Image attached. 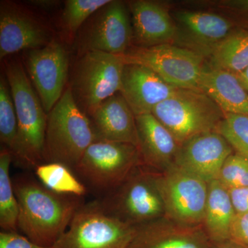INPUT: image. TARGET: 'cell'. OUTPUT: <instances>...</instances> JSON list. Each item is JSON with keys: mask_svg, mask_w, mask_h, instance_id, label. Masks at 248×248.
I'll return each mask as SVG.
<instances>
[{"mask_svg": "<svg viewBox=\"0 0 248 248\" xmlns=\"http://www.w3.org/2000/svg\"><path fill=\"white\" fill-rule=\"evenodd\" d=\"M19 205L18 231L32 242L53 247L84 204L82 198L49 190L29 176L13 180Z\"/></svg>", "mask_w": 248, "mask_h": 248, "instance_id": "cell-1", "label": "cell"}, {"mask_svg": "<svg viewBox=\"0 0 248 248\" xmlns=\"http://www.w3.org/2000/svg\"><path fill=\"white\" fill-rule=\"evenodd\" d=\"M4 66L17 115L21 165L35 169L44 163L47 114L22 60L6 58Z\"/></svg>", "mask_w": 248, "mask_h": 248, "instance_id": "cell-2", "label": "cell"}, {"mask_svg": "<svg viewBox=\"0 0 248 248\" xmlns=\"http://www.w3.org/2000/svg\"><path fill=\"white\" fill-rule=\"evenodd\" d=\"M94 141L89 117L77 106L68 86L47 114L44 163H60L75 170Z\"/></svg>", "mask_w": 248, "mask_h": 248, "instance_id": "cell-3", "label": "cell"}, {"mask_svg": "<svg viewBox=\"0 0 248 248\" xmlns=\"http://www.w3.org/2000/svg\"><path fill=\"white\" fill-rule=\"evenodd\" d=\"M125 64L122 55L90 51L76 57L68 86L85 115L90 117L104 101L120 92Z\"/></svg>", "mask_w": 248, "mask_h": 248, "instance_id": "cell-4", "label": "cell"}, {"mask_svg": "<svg viewBox=\"0 0 248 248\" xmlns=\"http://www.w3.org/2000/svg\"><path fill=\"white\" fill-rule=\"evenodd\" d=\"M179 144L208 132L217 131L225 113L201 90L179 89L152 112Z\"/></svg>", "mask_w": 248, "mask_h": 248, "instance_id": "cell-5", "label": "cell"}, {"mask_svg": "<svg viewBox=\"0 0 248 248\" xmlns=\"http://www.w3.org/2000/svg\"><path fill=\"white\" fill-rule=\"evenodd\" d=\"M137 226L116 218L99 201L83 204L56 248H130Z\"/></svg>", "mask_w": 248, "mask_h": 248, "instance_id": "cell-6", "label": "cell"}, {"mask_svg": "<svg viewBox=\"0 0 248 248\" xmlns=\"http://www.w3.org/2000/svg\"><path fill=\"white\" fill-rule=\"evenodd\" d=\"M141 161L135 145L95 141L85 151L75 170L93 189L107 195L122 185Z\"/></svg>", "mask_w": 248, "mask_h": 248, "instance_id": "cell-7", "label": "cell"}, {"mask_svg": "<svg viewBox=\"0 0 248 248\" xmlns=\"http://www.w3.org/2000/svg\"><path fill=\"white\" fill-rule=\"evenodd\" d=\"M128 6L110 0L81 27L72 45L77 56L90 51L123 55L133 46V26Z\"/></svg>", "mask_w": 248, "mask_h": 248, "instance_id": "cell-8", "label": "cell"}, {"mask_svg": "<svg viewBox=\"0 0 248 248\" xmlns=\"http://www.w3.org/2000/svg\"><path fill=\"white\" fill-rule=\"evenodd\" d=\"M165 209V217L186 226L203 224L208 184L195 174L172 165L154 174Z\"/></svg>", "mask_w": 248, "mask_h": 248, "instance_id": "cell-9", "label": "cell"}, {"mask_svg": "<svg viewBox=\"0 0 248 248\" xmlns=\"http://www.w3.org/2000/svg\"><path fill=\"white\" fill-rule=\"evenodd\" d=\"M125 63L146 67L178 89H199L203 71V57L174 45L133 46L122 55Z\"/></svg>", "mask_w": 248, "mask_h": 248, "instance_id": "cell-10", "label": "cell"}, {"mask_svg": "<svg viewBox=\"0 0 248 248\" xmlns=\"http://www.w3.org/2000/svg\"><path fill=\"white\" fill-rule=\"evenodd\" d=\"M112 216L133 226H141L165 216L162 199L154 174L134 172L115 190L99 201Z\"/></svg>", "mask_w": 248, "mask_h": 248, "instance_id": "cell-11", "label": "cell"}, {"mask_svg": "<svg viewBox=\"0 0 248 248\" xmlns=\"http://www.w3.org/2000/svg\"><path fill=\"white\" fill-rule=\"evenodd\" d=\"M23 63L46 114L61 98L69 79V53L55 37L43 48L24 52Z\"/></svg>", "mask_w": 248, "mask_h": 248, "instance_id": "cell-12", "label": "cell"}, {"mask_svg": "<svg viewBox=\"0 0 248 248\" xmlns=\"http://www.w3.org/2000/svg\"><path fill=\"white\" fill-rule=\"evenodd\" d=\"M45 19L29 8L9 0L0 2V59L43 48L55 38Z\"/></svg>", "mask_w": 248, "mask_h": 248, "instance_id": "cell-13", "label": "cell"}, {"mask_svg": "<svg viewBox=\"0 0 248 248\" xmlns=\"http://www.w3.org/2000/svg\"><path fill=\"white\" fill-rule=\"evenodd\" d=\"M233 148L218 132L201 134L182 143L174 164L209 183L218 180Z\"/></svg>", "mask_w": 248, "mask_h": 248, "instance_id": "cell-14", "label": "cell"}, {"mask_svg": "<svg viewBox=\"0 0 248 248\" xmlns=\"http://www.w3.org/2000/svg\"><path fill=\"white\" fill-rule=\"evenodd\" d=\"M176 40L182 47L210 56L214 49L232 33V24L223 16L213 13L182 11L176 13Z\"/></svg>", "mask_w": 248, "mask_h": 248, "instance_id": "cell-15", "label": "cell"}, {"mask_svg": "<svg viewBox=\"0 0 248 248\" xmlns=\"http://www.w3.org/2000/svg\"><path fill=\"white\" fill-rule=\"evenodd\" d=\"M177 89L146 67L131 63L124 66L120 92L135 117L152 114Z\"/></svg>", "mask_w": 248, "mask_h": 248, "instance_id": "cell-16", "label": "cell"}, {"mask_svg": "<svg viewBox=\"0 0 248 248\" xmlns=\"http://www.w3.org/2000/svg\"><path fill=\"white\" fill-rule=\"evenodd\" d=\"M203 225L186 226L163 217L137 226L130 248H211Z\"/></svg>", "mask_w": 248, "mask_h": 248, "instance_id": "cell-17", "label": "cell"}, {"mask_svg": "<svg viewBox=\"0 0 248 248\" xmlns=\"http://www.w3.org/2000/svg\"><path fill=\"white\" fill-rule=\"evenodd\" d=\"M128 6L136 46L172 45L177 37V27L166 8L149 0L131 1Z\"/></svg>", "mask_w": 248, "mask_h": 248, "instance_id": "cell-18", "label": "cell"}, {"mask_svg": "<svg viewBox=\"0 0 248 248\" xmlns=\"http://www.w3.org/2000/svg\"><path fill=\"white\" fill-rule=\"evenodd\" d=\"M89 118L95 141L122 142L139 146L136 117L120 92L104 101Z\"/></svg>", "mask_w": 248, "mask_h": 248, "instance_id": "cell-19", "label": "cell"}, {"mask_svg": "<svg viewBox=\"0 0 248 248\" xmlns=\"http://www.w3.org/2000/svg\"><path fill=\"white\" fill-rule=\"evenodd\" d=\"M139 150L145 164L165 170L174 165L180 144L154 115L137 116Z\"/></svg>", "mask_w": 248, "mask_h": 248, "instance_id": "cell-20", "label": "cell"}, {"mask_svg": "<svg viewBox=\"0 0 248 248\" xmlns=\"http://www.w3.org/2000/svg\"><path fill=\"white\" fill-rule=\"evenodd\" d=\"M199 89L213 99L224 113L248 116V93L234 73L204 67Z\"/></svg>", "mask_w": 248, "mask_h": 248, "instance_id": "cell-21", "label": "cell"}, {"mask_svg": "<svg viewBox=\"0 0 248 248\" xmlns=\"http://www.w3.org/2000/svg\"><path fill=\"white\" fill-rule=\"evenodd\" d=\"M236 215L226 186L218 180L209 183L202 225L212 244L231 239L232 224Z\"/></svg>", "mask_w": 248, "mask_h": 248, "instance_id": "cell-22", "label": "cell"}, {"mask_svg": "<svg viewBox=\"0 0 248 248\" xmlns=\"http://www.w3.org/2000/svg\"><path fill=\"white\" fill-rule=\"evenodd\" d=\"M210 67L236 74L248 67V32H232L210 55Z\"/></svg>", "mask_w": 248, "mask_h": 248, "instance_id": "cell-23", "label": "cell"}, {"mask_svg": "<svg viewBox=\"0 0 248 248\" xmlns=\"http://www.w3.org/2000/svg\"><path fill=\"white\" fill-rule=\"evenodd\" d=\"M13 159L11 153L2 147L0 152V227L3 231L18 232L19 205L10 176Z\"/></svg>", "mask_w": 248, "mask_h": 248, "instance_id": "cell-24", "label": "cell"}, {"mask_svg": "<svg viewBox=\"0 0 248 248\" xmlns=\"http://www.w3.org/2000/svg\"><path fill=\"white\" fill-rule=\"evenodd\" d=\"M35 174L42 185L62 195L82 198L88 189L68 166L60 163H43L35 168Z\"/></svg>", "mask_w": 248, "mask_h": 248, "instance_id": "cell-25", "label": "cell"}, {"mask_svg": "<svg viewBox=\"0 0 248 248\" xmlns=\"http://www.w3.org/2000/svg\"><path fill=\"white\" fill-rule=\"evenodd\" d=\"M0 140L21 165L17 115L11 89L5 74L0 78Z\"/></svg>", "mask_w": 248, "mask_h": 248, "instance_id": "cell-26", "label": "cell"}, {"mask_svg": "<svg viewBox=\"0 0 248 248\" xmlns=\"http://www.w3.org/2000/svg\"><path fill=\"white\" fill-rule=\"evenodd\" d=\"M110 0H66L60 16L62 41L73 45L79 29L95 11Z\"/></svg>", "mask_w": 248, "mask_h": 248, "instance_id": "cell-27", "label": "cell"}, {"mask_svg": "<svg viewBox=\"0 0 248 248\" xmlns=\"http://www.w3.org/2000/svg\"><path fill=\"white\" fill-rule=\"evenodd\" d=\"M238 154L248 158V116L225 113L217 129Z\"/></svg>", "mask_w": 248, "mask_h": 248, "instance_id": "cell-28", "label": "cell"}, {"mask_svg": "<svg viewBox=\"0 0 248 248\" xmlns=\"http://www.w3.org/2000/svg\"><path fill=\"white\" fill-rule=\"evenodd\" d=\"M218 180L228 189L248 187V158L236 153L230 155Z\"/></svg>", "mask_w": 248, "mask_h": 248, "instance_id": "cell-29", "label": "cell"}, {"mask_svg": "<svg viewBox=\"0 0 248 248\" xmlns=\"http://www.w3.org/2000/svg\"><path fill=\"white\" fill-rule=\"evenodd\" d=\"M0 248H56L44 247L32 242L20 234L18 232H8L1 231L0 232Z\"/></svg>", "mask_w": 248, "mask_h": 248, "instance_id": "cell-30", "label": "cell"}, {"mask_svg": "<svg viewBox=\"0 0 248 248\" xmlns=\"http://www.w3.org/2000/svg\"><path fill=\"white\" fill-rule=\"evenodd\" d=\"M231 239L248 247V213L236 214L232 224Z\"/></svg>", "mask_w": 248, "mask_h": 248, "instance_id": "cell-31", "label": "cell"}, {"mask_svg": "<svg viewBox=\"0 0 248 248\" xmlns=\"http://www.w3.org/2000/svg\"><path fill=\"white\" fill-rule=\"evenodd\" d=\"M236 214L248 213V187L228 189Z\"/></svg>", "mask_w": 248, "mask_h": 248, "instance_id": "cell-32", "label": "cell"}, {"mask_svg": "<svg viewBox=\"0 0 248 248\" xmlns=\"http://www.w3.org/2000/svg\"><path fill=\"white\" fill-rule=\"evenodd\" d=\"M222 5L232 9H237L248 12V0H238V1H224Z\"/></svg>", "mask_w": 248, "mask_h": 248, "instance_id": "cell-33", "label": "cell"}, {"mask_svg": "<svg viewBox=\"0 0 248 248\" xmlns=\"http://www.w3.org/2000/svg\"><path fill=\"white\" fill-rule=\"evenodd\" d=\"M211 248H248V247L230 239L223 242L212 244Z\"/></svg>", "mask_w": 248, "mask_h": 248, "instance_id": "cell-34", "label": "cell"}, {"mask_svg": "<svg viewBox=\"0 0 248 248\" xmlns=\"http://www.w3.org/2000/svg\"><path fill=\"white\" fill-rule=\"evenodd\" d=\"M244 89L248 93V67L244 71L234 74Z\"/></svg>", "mask_w": 248, "mask_h": 248, "instance_id": "cell-35", "label": "cell"}, {"mask_svg": "<svg viewBox=\"0 0 248 248\" xmlns=\"http://www.w3.org/2000/svg\"><path fill=\"white\" fill-rule=\"evenodd\" d=\"M31 4L35 5L40 8H45V9H49V8H53L55 5L58 4V1H31Z\"/></svg>", "mask_w": 248, "mask_h": 248, "instance_id": "cell-36", "label": "cell"}]
</instances>
